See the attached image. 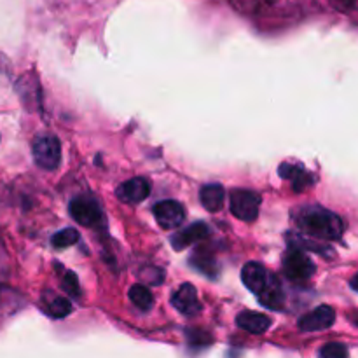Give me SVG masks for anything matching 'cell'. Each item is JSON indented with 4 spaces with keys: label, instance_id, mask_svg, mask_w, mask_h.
<instances>
[{
    "label": "cell",
    "instance_id": "7402d4cb",
    "mask_svg": "<svg viewBox=\"0 0 358 358\" xmlns=\"http://www.w3.org/2000/svg\"><path fill=\"white\" fill-rule=\"evenodd\" d=\"M140 276H142L143 282L150 283V285H159V283H163V271H159V269H156V268L150 269L149 275H143V273H140Z\"/></svg>",
    "mask_w": 358,
    "mask_h": 358
},
{
    "label": "cell",
    "instance_id": "5b68a950",
    "mask_svg": "<svg viewBox=\"0 0 358 358\" xmlns=\"http://www.w3.org/2000/svg\"><path fill=\"white\" fill-rule=\"evenodd\" d=\"M69 212L76 222L86 227H96L103 222V212L100 205L91 198H76L70 201Z\"/></svg>",
    "mask_w": 358,
    "mask_h": 358
},
{
    "label": "cell",
    "instance_id": "603a6c76",
    "mask_svg": "<svg viewBox=\"0 0 358 358\" xmlns=\"http://www.w3.org/2000/svg\"><path fill=\"white\" fill-rule=\"evenodd\" d=\"M350 285H352L353 290H357V292H358V275L353 276V280H352V282H350Z\"/></svg>",
    "mask_w": 358,
    "mask_h": 358
},
{
    "label": "cell",
    "instance_id": "277c9868",
    "mask_svg": "<svg viewBox=\"0 0 358 358\" xmlns=\"http://www.w3.org/2000/svg\"><path fill=\"white\" fill-rule=\"evenodd\" d=\"M283 271L292 282H306L313 276L315 264L301 248H290L283 257Z\"/></svg>",
    "mask_w": 358,
    "mask_h": 358
},
{
    "label": "cell",
    "instance_id": "52a82bcc",
    "mask_svg": "<svg viewBox=\"0 0 358 358\" xmlns=\"http://www.w3.org/2000/svg\"><path fill=\"white\" fill-rule=\"evenodd\" d=\"M171 304L175 306V310L180 311L185 317H194V315H198L201 311V303L198 299V290L191 283H184V285H180L175 290V294L171 296Z\"/></svg>",
    "mask_w": 358,
    "mask_h": 358
},
{
    "label": "cell",
    "instance_id": "ffe728a7",
    "mask_svg": "<svg viewBox=\"0 0 358 358\" xmlns=\"http://www.w3.org/2000/svg\"><path fill=\"white\" fill-rule=\"evenodd\" d=\"M348 348L343 343H327L320 348L318 358H348Z\"/></svg>",
    "mask_w": 358,
    "mask_h": 358
},
{
    "label": "cell",
    "instance_id": "ac0fdd59",
    "mask_svg": "<svg viewBox=\"0 0 358 358\" xmlns=\"http://www.w3.org/2000/svg\"><path fill=\"white\" fill-rule=\"evenodd\" d=\"M129 299H131V303L142 311H149L150 308L154 306L152 292L143 285H133L131 289H129Z\"/></svg>",
    "mask_w": 358,
    "mask_h": 358
},
{
    "label": "cell",
    "instance_id": "cb8c5ba5",
    "mask_svg": "<svg viewBox=\"0 0 358 358\" xmlns=\"http://www.w3.org/2000/svg\"><path fill=\"white\" fill-rule=\"evenodd\" d=\"M2 290H3V287H0V294H2Z\"/></svg>",
    "mask_w": 358,
    "mask_h": 358
},
{
    "label": "cell",
    "instance_id": "3957f363",
    "mask_svg": "<svg viewBox=\"0 0 358 358\" xmlns=\"http://www.w3.org/2000/svg\"><path fill=\"white\" fill-rule=\"evenodd\" d=\"M261 198L257 192L248 189H234L231 192V212L243 222H254L259 215Z\"/></svg>",
    "mask_w": 358,
    "mask_h": 358
},
{
    "label": "cell",
    "instance_id": "8992f818",
    "mask_svg": "<svg viewBox=\"0 0 358 358\" xmlns=\"http://www.w3.org/2000/svg\"><path fill=\"white\" fill-rule=\"evenodd\" d=\"M154 217H156L157 224L163 229H175L180 227L182 222L185 220V208L182 203L175 201V199H166V201H159L154 205L152 208Z\"/></svg>",
    "mask_w": 358,
    "mask_h": 358
},
{
    "label": "cell",
    "instance_id": "8fae6325",
    "mask_svg": "<svg viewBox=\"0 0 358 358\" xmlns=\"http://www.w3.org/2000/svg\"><path fill=\"white\" fill-rule=\"evenodd\" d=\"M278 175L282 178H285V180L292 182V189L296 192L306 191L308 187H311L315 184V175L306 171L304 168H301V164L283 163L278 168Z\"/></svg>",
    "mask_w": 358,
    "mask_h": 358
},
{
    "label": "cell",
    "instance_id": "ba28073f",
    "mask_svg": "<svg viewBox=\"0 0 358 358\" xmlns=\"http://www.w3.org/2000/svg\"><path fill=\"white\" fill-rule=\"evenodd\" d=\"M336 322V311L332 310L327 304H322V306L315 308L313 311H310L308 315H304L299 320V329L304 332H317V331H325V329L332 327Z\"/></svg>",
    "mask_w": 358,
    "mask_h": 358
},
{
    "label": "cell",
    "instance_id": "e0dca14e",
    "mask_svg": "<svg viewBox=\"0 0 358 358\" xmlns=\"http://www.w3.org/2000/svg\"><path fill=\"white\" fill-rule=\"evenodd\" d=\"M44 310L49 317L52 318H65L72 313V304L69 299L62 296H51V294H45L44 301Z\"/></svg>",
    "mask_w": 358,
    "mask_h": 358
},
{
    "label": "cell",
    "instance_id": "4fadbf2b",
    "mask_svg": "<svg viewBox=\"0 0 358 358\" xmlns=\"http://www.w3.org/2000/svg\"><path fill=\"white\" fill-rule=\"evenodd\" d=\"M236 325L250 334H264L271 327V320L257 311H241L236 317Z\"/></svg>",
    "mask_w": 358,
    "mask_h": 358
},
{
    "label": "cell",
    "instance_id": "6da1fadb",
    "mask_svg": "<svg viewBox=\"0 0 358 358\" xmlns=\"http://www.w3.org/2000/svg\"><path fill=\"white\" fill-rule=\"evenodd\" d=\"M297 226L317 240H339L345 233V222L334 212L322 206H308L296 213Z\"/></svg>",
    "mask_w": 358,
    "mask_h": 358
},
{
    "label": "cell",
    "instance_id": "7a4b0ae2",
    "mask_svg": "<svg viewBox=\"0 0 358 358\" xmlns=\"http://www.w3.org/2000/svg\"><path fill=\"white\" fill-rule=\"evenodd\" d=\"M31 152H34L35 163L42 170L52 171L62 163V143L55 135L37 136L31 145Z\"/></svg>",
    "mask_w": 358,
    "mask_h": 358
},
{
    "label": "cell",
    "instance_id": "d6986e66",
    "mask_svg": "<svg viewBox=\"0 0 358 358\" xmlns=\"http://www.w3.org/2000/svg\"><path fill=\"white\" fill-rule=\"evenodd\" d=\"M77 241H79V233H77V229H73V227H66V229L58 231V233L51 238V245L55 248H58V250L72 247Z\"/></svg>",
    "mask_w": 358,
    "mask_h": 358
},
{
    "label": "cell",
    "instance_id": "5bb4252c",
    "mask_svg": "<svg viewBox=\"0 0 358 358\" xmlns=\"http://www.w3.org/2000/svg\"><path fill=\"white\" fill-rule=\"evenodd\" d=\"M257 297L261 301V304H264L269 310H282L283 304H285V294H283L282 287H280L278 280L275 276H269L268 285H266V289Z\"/></svg>",
    "mask_w": 358,
    "mask_h": 358
},
{
    "label": "cell",
    "instance_id": "9c48e42d",
    "mask_svg": "<svg viewBox=\"0 0 358 358\" xmlns=\"http://www.w3.org/2000/svg\"><path fill=\"white\" fill-rule=\"evenodd\" d=\"M241 282L245 283V287L250 292L259 296L266 289V285H268L269 273L266 271V268L261 262H247L243 269H241Z\"/></svg>",
    "mask_w": 358,
    "mask_h": 358
},
{
    "label": "cell",
    "instance_id": "44dd1931",
    "mask_svg": "<svg viewBox=\"0 0 358 358\" xmlns=\"http://www.w3.org/2000/svg\"><path fill=\"white\" fill-rule=\"evenodd\" d=\"M62 287L70 297H79L80 296V287H79V280H77L76 273L66 271L65 276L62 280Z\"/></svg>",
    "mask_w": 358,
    "mask_h": 358
},
{
    "label": "cell",
    "instance_id": "30bf717a",
    "mask_svg": "<svg viewBox=\"0 0 358 358\" xmlns=\"http://www.w3.org/2000/svg\"><path fill=\"white\" fill-rule=\"evenodd\" d=\"M149 182L142 177H136L119 185L117 191H115V196H117L122 203H131V205H135V203L143 201V199L149 196Z\"/></svg>",
    "mask_w": 358,
    "mask_h": 358
},
{
    "label": "cell",
    "instance_id": "2e32d148",
    "mask_svg": "<svg viewBox=\"0 0 358 358\" xmlns=\"http://www.w3.org/2000/svg\"><path fill=\"white\" fill-rule=\"evenodd\" d=\"M191 262L198 271L203 273V275L206 276L217 275V259L206 247L196 248V252L191 257Z\"/></svg>",
    "mask_w": 358,
    "mask_h": 358
},
{
    "label": "cell",
    "instance_id": "9a60e30c",
    "mask_svg": "<svg viewBox=\"0 0 358 358\" xmlns=\"http://www.w3.org/2000/svg\"><path fill=\"white\" fill-rule=\"evenodd\" d=\"M224 199H226V191H224L222 185L219 184H208L201 189L199 192V201L205 206L208 212L217 213L224 205Z\"/></svg>",
    "mask_w": 358,
    "mask_h": 358
},
{
    "label": "cell",
    "instance_id": "7c38bea8",
    "mask_svg": "<svg viewBox=\"0 0 358 358\" xmlns=\"http://www.w3.org/2000/svg\"><path fill=\"white\" fill-rule=\"evenodd\" d=\"M208 233L210 229L206 224L194 222L191 224V226L180 229L178 233H175L173 236H171V245H173L175 250H185L187 247H191V245L198 243L203 238L208 236Z\"/></svg>",
    "mask_w": 358,
    "mask_h": 358
}]
</instances>
